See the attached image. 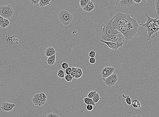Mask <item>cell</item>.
<instances>
[{"mask_svg": "<svg viewBox=\"0 0 159 117\" xmlns=\"http://www.w3.org/2000/svg\"><path fill=\"white\" fill-rule=\"evenodd\" d=\"M45 117H60V116L57 114L52 112V113H47V114L45 115Z\"/></svg>", "mask_w": 159, "mask_h": 117, "instance_id": "f1b7e54d", "label": "cell"}, {"mask_svg": "<svg viewBox=\"0 0 159 117\" xmlns=\"http://www.w3.org/2000/svg\"><path fill=\"white\" fill-rule=\"evenodd\" d=\"M96 59L95 58H90L89 59V62L92 64H93L96 62Z\"/></svg>", "mask_w": 159, "mask_h": 117, "instance_id": "d590c367", "label": "cell"}, {"mask_svg": "<svg viewBox=\"0 0 159 117\" xmlns=\"http://www.w3.org/2000/svg\"><path fill=\"white\" fill-rule=\"evenodd\" d=\"M64 78H65V80H66L67 81V82H72V80L73 79V78L71 74H70V75H67V74H66V75L65 76Z\"/></svg>", "mask_w": 159, "mask_h": 117, "instance_id": "83f0119b", "label": "cell"}, {"mask_svg": "<svg viewBox=\"0 0 159 117\" xmlns=\"http://www.w3.org/2000/svg\"><path fill=\"white\" fill-rule=\"evenodd\" d=\"M47 99V97L45 93L41 92L34 94L32 101L35 105L41 106L45 104Z\"/></svg>", "mask_w": 159, "mask_h": 117, "instance_id": "5b68a950", "label": "cell"}, {"mask_svg": "<svg viewBox=\"0 0 159 117\" xmlns=\"http://www.w3.org/2000/svg\"><path fill=\"white\" fill-rule=\"evenodd\" d=\"M97 93L96 91H92L90 92L88 94V97L90 99H93L94 96Z\"/></svg>", "mask_w": 159, "mask_h": 117, "instance_id": "4316f807", "label": "cell"}, {"mask_svg": "<svg viewBox=\"0 0 159 117\" xmlns=\"http://www.w3.org/2000/svg\"><path fill=\"white\" fill-rule=\"evenodd\" d=\"M90 1V0H80V4L81 7L82 9L84 8Z\"/></svg>", "mask_w": 159, "mask_h": 117, "instance_id": "ffe728a7", "label": "cell"}, {"mask_svg": "<svg viewBox=\"0 0 159 117\" xmlns=\"http://www.w3.org/2000/svg\"><path fill=\"white\" fill-rule=\"evenodd\" d=\"M83 74V72L81 68H80L77 67V72L76 75H75L74 78L79 79L82 76Z\"/></svg>", "mask_w": 159, "mask_h": 117, "instance_id": "d6986e66", "label": "cell"}, {"mask_svg": "<svg viewBox=\"0 0 159 117\" xmlns=\"http://www.w3.org/2000/svg\"><path fill=\"white\" fill-rule=\"evenodd\" d=\"M10 24V22L9 20L7 19L4 18V21H3L2 25H1V27L2 29H4L9 26Z\"/></svg>", "mask_w": 159, "mask_h": 117, "instance_id": "44dd1931", "label": "cell"}, {"mask_svg": "<svg viewBox=\"0 0 159 117\" xmlns=\"http://www.w3.org/2000/svg\"><path fill=\"white\" fill-rule=\"evenodd\" d=\"M155 5L157 14V15H158L159 14V0H155Z\"/></svg>", "mask_w": 159, "mask_h": 117, "instance_id": "484cf974", "label": "cell"}, {"mask_svg": "<svg viewBox=\"0 0 159 117\" xmlns=\"http://www.w3.org/2000/svg\"><path fill=\"white\" fill-rule=\"evenodd\" d=\"M131 18L128 14L118 12L115 15V18L112 23V26L114 29L118 30L121 26H123L127 21Z\"/></svg>", "mask_w": 159, "mask_h": 117, "instance_id": "6da1fadb", "label": "cell"}, {"mask_svg": "<svg viewBox=\"0 0 159 117\" xmlns=\"http://www.w3.org/2000/svg\"><path fill=\"white\" fill-rule=\"evenodd\" d=\"M146 16L147 18V19L146 23L145 24H140L139 25H141L143 27L146 28L149 27H152L154 26V23L155 21L157 20L158 17H157L156 18L152 19L150 17L148 16L147 15H146Z\"/></svg>", "mask_w": 159, "mask_h": 117, "instance_id": "30bf717a", "label": "cell"}, {"mask_svg": "<svg viewBox=\"0 0 159 117\" xmlns=\"http://www.w3.org/2000/svg\"><path fill=\"white\" fill-rule=\"evenodd\" d=\"M61 66L62 68L64 69V70H66L68 67H69V65L67 63H66V62H64V63H62L61 64Z\"/></svg>", "mask_w": 159, "mask_h": 117, "instance_id": "d6a6232c", "label": "cell"}, {"mask_svg": "<svg viewBox=\"0 0 159 117\" xmlns=\"http://www.w3.org/2000/svg\"><path fill=\"white\" fill-rule=\"evenodd\" d=\"M72 71V68L70 67H69L67 68L65 70V73L67 75L71 74Z\"/></svg>", "mask_w": 159, "mask_h": 117, "instance_id": "1f68e13d", "label": "cell"}, {"mask_svg": "<svg viewBox=\"0 0 159 117\" xmlns=\"http://www.w3.org/2000/svg\"><path fill=\"white\" fill-rule=\"evenodd\" d=\"M100 99L101 98L100 97L99 94V93H96V94H95V95L93 97V98L92 99L93 100V102H94L95 104L98 102Z\"/></svg>", "mask_w": 159, "mask_h": 117, "instance_id": "cb8c5ba5", "label": "cell"}, {"mask_svg": "<svg viewBox=\"0 0 159 117\" xmlns=\"http://www.w3.org/2000/svg\"><path fill=\"white\" fill-rule=\"evenodd\" d=\"M14 13V10L10 5L0 6V15L4 18L9 19L12 17Z\"/></svg>", "mask_w": 159, "mask_h": 117, "instance_id": "8992f818", "label": "cell"}, {"mask_svg": "<svg viewBox=\"0 0 159 117\" xmlns=\"http://www.w3.org/2000/svg\"><path fill=\"white\" fill-rule=\"evenodd\" d=\"M56 51L54 47H49L45 50V55L47 57H50L56 54Z\"/></svg>", "mask_w": 159, "mask_h": 117, "instance_id": "7c38bea8", "label": "cell"}, {"mask_svg": "<svg viewBox=\"0 0 159 117\" xmlns=\"http://www.w3.org/2000/svg\"><path fill=\"white\" fill-rule=\"evenodd\" d=\"M156 63L157 64H159V58L158 60H157V61Z\"/></svg>", "mask_w": 159, "mask_h": 117, "instance_id": "f35d334b", "label": "cell"}, {"mask_svg": "<svg viewBox=\"0 0 159 117\" xmlns=\"http://www.w3.org/2000/svg\"><path fill=\"white\" fill-rule=\"evenodd\" d=\"M95 6L93 2L90 1L87 5L83 9V10L86 12H89L92 11L94 9Z\"/></svg>", "mask_w": 159, "mask_h": 117, "instance_id": "4fadbf2b", "label": "cell"}, {"mask_svg": "<svg viewBox=\"0 0 159 117\" xmlns=\"http://www.w3.org/2000/svg\"><path fill=\"white\" fill-rule=\"evenodd\" d=\"M115 18V16L106 23L102 28L101 36L111 35H117L120 32L117 30L114 29L112 25V23Z\"/></svg>", "mask_w": 159, "mask_h": 117, "instance_id": "7a4b0ae2", "label": "cell"}, {"mask_svg": "<svg viewBox=\"0 0 159 117\" xmlns=\"http://www.w3.org/2000/svg\"><path fill=\"white\" fill-rule=\"evenodd\" d=\"M101 39L105 42L117 43L124 42L125 39L124 35L120 32L117 34L114 35L101 36Z\"/></svg>", "mask_w": 159, "mask_h": 117, "instance_id": "277c9868", "label": "cell"}, {"mask_svg": "<svg viewBox=\"0 0 159 117\" xmlns=\"http://www.w3.org/2000/svg\"><path fill=\"white\" fill-rule=\"evenodd\" d=\"M132 104L133 108H139L141 107V104L138 100H134L132 102Z\"/></svg>", "mask_w": 159, "mask_h": 117, "instance_id": "ac0fdd59", "label": "cell"}, {"mask_svg": "<svg viewBox=\"0 0 159 117\" xmlns=\"http://www.w3.org/2000/svg\"><path fill=\"white\" fill-rule=\"evenodd\" d=\"M121 0H116V1H117V2H119Z\"/></svg>", "mask_w": 159, "mask_h": 117, "instance_id": "ab89813d", "label": "cell"}, {"mask_svg": "<svg viewBox=\"0 0 159 117\" xmlns=\"http://www.w3.org/2000/svg\"><path fill=\"white\" fill-rule=\"evenodd\" d=\"M57 76L59 77L62 78H64L65 75L64 71L61 70H59L58 72Z\"/></svg>", "mask_w": 159, "mask_h": 117, "instance_id": "d4e9b609", "label": "cell"}, {"mask_svg": "<svg viewBox=\"0 0 159 117\" xmlns=\"http://www.w3.org/2000/svg\"><path fill=\"white\" fill-rule=\"evenodd\" d=\"M16 106L14 104L10 103L8 102H4L2 104L1 108L3 111L5 112H11Z\"/></svg>", "mask_w": 159, "mask_h": 117, "instance_id": "9c48e42d", "label": "cell"}, {"mask_svg": "<svg viewBox=\"0 0 159 117\" xmlns=\"http://www.w3.org/2000/svg\"><path fill=\"white\" fill-rule=\"evenodd\" d=\"M130 117H142L140 115H132Z\"/></svg>", "mask_w": 159, "mask_h": 117, "instance_id": "74e56055", "label": "cell"}, {"mask_svg": "<svg viewBox=\"0 0 159 117\" xmlns=\"http://www.w3.org/2000/svg\"><path fill=\"white\" fill-rule=\"evenodd\" d=\"M100 42L105 43L110 49L113 50H116L120 47H122L124 43V42L117 43V42H106L103 40L102 39L100 40Z\"/></svg>", "mask_w": 159, "mask_h": 117, "instance_id": "ba28073f", "label": "cell"}, {"mask_svg": "<svg viewBox=\"0 0 159 117\" xmlns=\"http://www.w3.org/2000/svg\"><path fill=\"white\" fill-rule=\"evenodd\" d=\"M84 102L86 105H92L95 106V104L93 102V99H90L88 97L85 98L84 99Z\"/></svg>", "mask_w": 159, "mask_h": 117, "instance_id": "2e32d148", "label": "cell"}, {"mask_svg": "<svg viewBox=\"0 0 159 117\" xmlns=\"http://www.w3.org/2000/svg\"><path fill=\"white\" fill-rule=\"evenodd\" d=\"M157 22L158 23V24L159 25V20H157Z\"/></svg>", "mask_w": 159, "mask_h": 117, "instance_id": "60d3db41", "label": "cell"}, {"mask_svg": "<svg viewBox=\"0 0 159 117\" xmlns=\"http://www.w3.org/2000/svg\"><path fill=\"white\" fill-rule=\"evenodd\" d=\"M101 75H102V77H103V79L104 81L106 78L108 77L107 72L105 68L102 69V71H101Z\"/></svg>", "mask_w": 159, "mask_h": 117, "instance_id": "603a6c76", "label": "cell"}, {"mask_svg": "<svg viewBox=\"0 0 159 117\" xmlns=\"http://www.w3.org/2000/svg\"><path fill=\"white\" fill-rule=\"evenodd\" d=\"M95 56V52L94 51H92L89 53V56L90 58H94Z\"/></svg>", "mask_w": 159, "mask_h": 117, "instance_id": "836d02e7", "label": "cell"}, {"mask_svg": "<svg viewBox=\"0 0 159 117\" xmlns=\"http://www.w3.org/2000/svg\"><path fill=\"white\" fill-rule=\"evenodd\" d=\"M40 0H30V2H31L33 5L35 6H38Z\"/></svg>", "mask_w": 159, "mask_h": 117, "instance_id": "f546056e", "label": "cell"}, {"mask_svg": "<svg viewBox=\"0 0 159 117\" xmlns=\"http://www.w3.org/2000/svg\"><path fill=\"white\" fill-rule=\"evenodd\" d=\"M49 0H40L39 5L41 7H44L47 5H51Z\"/></svg>", "mask_w": 159, "mask_h": 117, "instance_id": "e0dca14e", "label": "cell"}, {"mask_svg": "<svg viewBox=\"0 0 159 117\" xmlns=\"http://www.w3.org/2000/svg\"><path fill=\"white\" fill-rule=\"evenodd\" d=\"M134 3V0H121L119 2L121 6L127 8L132 6Z\"/></svg>", "mask_w": 159, "mask_h": 117, "instance_id": "8fae6325", "label": "cell"}, {"mask_svg": "<svg viewBox=\"0 0 159 117\" xmlns=\"http://www.w3.org/2000/svg\"><path fill=\"white\" fill-rule=\"evenodd\" d=\"M125 94H123V97L125 99V102L129 105H132V100L130 98L129 95H127V96H125Z\"/></svg>", "mask_w": 159, "mask_h": 117, "instance_id": "7402d4cb", "label": "cell"}, {"mask_svg": "<svg viewBox=\"0 0 159 117\" xmlns=\"http://www.w3.org/2000/svg\"><path fill=\"white\" fill-rule=\"evenodd\" d=\"M49 1H50V2H51V1H53H53H54V0H49Z\"/></svg>", "mask_w": 159, "mask_h": 117, "instance_id": "b9f144b4", "label": "cell"}, {"mask_svg": "<svg viewBox=\"0 0 159 117\" xmlns=\"http://www.w3.org/2000/svg\"><path fill=\"white\" fill-rule=\"evenodd\" d=\"M86 109L88 111H91L93 109V106L92 105H88L86 106Z\"/></svg>", "mask_w": 159, "mask_h": 117, "instance_id": "e575fe53", "label": "cell"}, {"mask_svg": "<svg viewBox=\"0 0 159 117\" xmlns=\"http://www.w3.org/2000/svg\"><path fill=\"white\" fill-rule=\"evenodd\" d=\"M59 19L63 25L67 26L72 23L73 15L68 11L62 10L58 14Z\"/></svg>", "mask_w": 159, "mask_h": 117, "instance_id": "3957f363", "label": "cell"}, {"mask_svg": "<svg viewBox=\"0 0 159 117\" xmlns=\"http://www.w3.org/2000/svg\"><path fill=\"white\" fill-rule=\"evenodd\" d=\"M118 79V77L117 75L115 73H114L106 78L104 80V83L107 86H112L116 84Z\"/></svg>", "mask_w": 159, "mask_h": 117, "instance_id": "52a82bcc", "label": "cell"}, {"mask_svg": "<svg viewBox=\"0 0 159 117\" xmlns=\"http://www.w3.org/2000/svg\"><path fill=\"white\" fill-rule=\"evenodd\" d=\"M4 17L0 15V26H1V25H2V23H3V21L4 20Z\"/></svg>", "mask_w": 159, "mask_h": 117, "instance_id": "8d00e7d4", "label": "cell"}, {"mask_svg": "<svg viewBox=\"0 0 159 117\" xmlns=\"http://www.w3.org/2000/svg\"><path fill=\"white\" fill-rule=\"evenodd\" d=\"M56 61V54L52 56L49 57L47 60V62L48 64L50 65H53L55 63Z\"/></svg>", "mask_w": 159, "mask_h": 117, "instance_id": "5bb4252c", "label": "cell"}, {"mask_svg": "<svg viewBox=\"0 0 159 117\" xmlns=\"http://www.w3.org/2000/svg\"><path fill=\"white\" fill-rule=\"evenodd\" d=\"M77 72V67H73L72 68V71L71 75L73 77V78H75V75H76Z\"/></svg>", "mask_w": 159, "mask_h": 117, "instance_id": "4dcf8cb0", "label": "cell"}, {"mask_svg": "<svg viewBox=\"0 0 159 117\" xmlns=\"http://www.w3.org/2000/svg\"><path fill=\"white\" fill-rule=\"evenodd\" d=\"M104 68H105L107 72L108 77L113 74V72H114L115 70V68L113 67L106 66Z\"/></svg>", "mask_w": 159, "mask_h": 117, "instance_id": "9a60e30c", "label": "cell"}]
</instances>
